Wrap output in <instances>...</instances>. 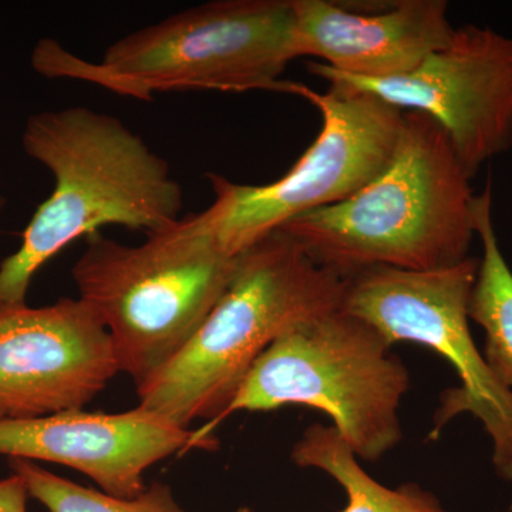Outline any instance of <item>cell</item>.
Returning <instances> with one entry per match:
<instances>
[{
  "label": "cell",
  "mask_w": 512,
  "mask_h": 512,
  "mask_svg": "<svg viewBox=\"0 0 512 512\" xmlns=\"http://www.w3.org/2000/svg\"><path fill=\"white\" fill-rule=\"evenodd\" d=\"M306 69L329 89L373 94L397 109L427 114L446 130L471 178L512 147V37L494 29L456 28L444 49L394 79H353L323 63Z\"/></svg>",
  "instance_id": "9"
},
{
  "label": "cell",
  "mask_w": 512,
  "mask_h": 512,
  "mask_svg": "<svg viewBox=\"0 0 512 512\" xmlns=\"http://www.w3.org/2000/svg\"><path fill=\"white\" fill-rule=\"evenodd\" d=\"M202 212L126 245L100 231L72 269L79 299L110 333L121 372L144 386L194 338L234 276Z\"/></svg>",
  "instance_id": "5"
},
{
  "label": "cell",
  "mask_w": 512,
  "mask_h": 512,
  "mask_svg": "<svg viewBox=\"0 0 512 512\" xmlns=\"http://www.w3.org/2000/svg\"><path fill=\"white\" fill-rule=\"evenodd\" d=\"M375 326L343 311L306 320L258 357L220 424L242 410H320L362 460H380L402 441L399 409L409 370Z\"/></svg>",
  "instance_id": "6"
},
{
  "label": "cell",
  "mask_w": 512,
  "mask_h": 512,
  "mask_svg": "<svg viewBox=\"0 0 512 512\" xmlns=\"http://www.w3.org/2000/svg\"><path fill=\"white\" fill-rule=\"evenodd\" d=\"M121 372L92 306H0V421L82 410Z\"/></svg>",
  "instance_id": "10"
},
{
  "label": "cell",
  "mask_w": 512,
  "mask_h": 512,
  "mask_svg": "<svg viewBox=\"0 0 512 512\" xmlns=\"http://www.w3.org/2000/svg\"><path fill=\"white\" fill-rule=\"evenodd\" d=\"M292 6L296 56L318 57L353 79L406 76L444 49L456 32L446 0H399L367 9L329 0H292Z\"/></svg>",
  "instance_id": "12"
},
{
  "label": "cell",
  "mask_w": 512,
  "mask_h": 512,
  "mask_svg": "<svg viewBox=\"0 0 512 512\" xmlns=\"http://www.w3.org/2000/svg\"><path fill=\"white\" fill-rule=\"evenodd\" d=\"M471 180L446 130L421 111H404L399 146L375 180L279 229L346 279L377 266L450 268L470 258L476 237Z\"/></svg>",
  "instance_id": "2"
},
{
  "label": "cell",
  "mask_w": 512,
  "mask_h": 512,
  "mask_svg": "<svg viewBox=\"0 0 512 512\" xmlns=\"http://www.w3.org/2000/svg\"><path fill=\"white\" fill-rule=\"evenodd\" d=\"M298 59L292 0H212L134 30L87 62L57 40L40 39L32 67L148 101L187 90L286 92L281 79Z\"/></svg>",
  "instance_id": "4"
},
{
  "label": "cell",
  "mask_w": 512,
  "mask_h": 512,
  "mask_svg": "<svg viewBox=\"0 0 512 512\" xmlns=\"http://www.w3.org/2000/svg\"><path fill=\"white\" fill-rule=\"evenodd\" d=\"M29 497L28 487L18 474L0 480V512H28Z\"/></svg>",
  "instance_id": "16"
},
{
  "label": "cell",
  "mask_w": 512,
  "mask_h": 512,
  "mask_svg": "<svg viewBox=\"0 0 512 512\" xmlns=\"http://www.w3.org/2000/svg\"><path fill=\"white\" fill-rule=\"evenodd\" d=\"M289 93L320 111L322 130L288 173L264 185L207 174L214 201L202 217L228 255L238 256L303 214L345 201L382 173L399 146L404 111L373 94L318 93L301 83Z\"/></svg>",
  "instance_id": "7"
},
{
  "label": "cell",
  "mask_w": 512,
  "mask_h": 512,
  "mask_svg": "<svg viewBox=\"0 0 512 512\" xmlns=\"http://www.w3.org/2000/svg\"><path fill=\"white\" fill-rule=\"evenodd\" d=\"M477 271L471 256L436 271L377 266L348 278L340 308L375 326L393 346L419 343L454 367L461 386L441 396L434 433L458 414H473L493 440L498 476L512 481V390L495 377L468 325Z\"/></svg>",
  "instance_id": "8"
},
{
  "label": "cell",
  "mask_w": 512,
  "mask_h": 512,
  "mask_svg": "<svg viewBox=\"0 0 512 512\" xmlns=\"http://www.w3.org/2000/svg\"><path fill=\"white\" fill-rule=\"evenodd\" d=\"M9 468L23 478L30 497L50 512H187L173 488L158 481L137 497L120 498L56 476L35 461L9 458Z\"/></svg>",
  "instance_id": "15"
},
{
  "label": "cell",
  "mask_w": 512,
  "mask_h": 512,
  "mask_svg": "<svg viewBox=\"0 0 512 512\" xmlns=\"http://www.w3.org/2000/svg\"><path fill=\"white\" fill-rule=\"evenodd\" d=\"M474 225L483 256L468 301V318L484 329L488 366L501 384L512 390V271L495 234L490 183L476 195Z\"/></svg>",
  "instance_id": "13"
},
{
  "label": "cell",
  "mask_w": 512,
  "mask_h": 512,
  "mask_svg": "<svg viewBox=\"0 0 512 512\" xmlns=\"http://www.w3.org/2000/svg\"><path fill=\"white\" fill-rule=\"evenodd\" d=\"M192 436L140 406L116 414L72 410L0 421V456L62 464L92 478L103 493L134 498L147 488L148 468L190 450Z\"/></svg>",
  "instance_id": "11"
},
{
  "label": "cell",
  "mask_w": 512,
  "mask_h": 512,
  "mask_svg": "<svg viewBox=\"0 0 512 512\" xmlns=\"http://www.w3.org/2000/svg\"><path fill=\"white\" fill-rule=\"evenodd\" d=\"M292 461L298 467L323 471L345 488L348 507L342 512H447L436 495L419 485L392 490L373 480L333 426L308 427L293 446Z\"/></svg>",
  "instance_id": "14"
},
{
  "label": "cell",
  "mask_w": 512,
  "mask_h": 512,
  "mask_svg": "<svg viewBox=\"0 0 512 512\" xmlns=\"http://www.w3.org/2000/svg\"><path fill=\"white\" fill-rule=\"evenodd\" d=\"M6 207V198L3 197L2 194H0V217H2V212L5 210Z\"/></svg>",
  "instance_id": "17"
},
{
  "label": "cell",
  "mask_w": 512,
  "mask_h": 512,
  "mask_svg": "<svg viewBox=\"0 0 512 512\" xmlns=\"http://www.w3.org/2000/svg\"><path fill=\"white\" fill-rule=\"evenodd\" d=\"M348 279L316 264L281 229L238 255L220 302L177 356L137 389L138 406L194 431L192 448L214 447L212 431L258 357L306 320L340 309Z\"/></svg>",
  "instance_id": "3"
},
{
  "label": "cell",
  "mask_w": 512,
  "mask_h": 512,
  "mask_svg": "<svg viewBox=\"0 0 512 512\" xmlns=\"http://www.w3.org/2000/svg\"><path fill=\"white\" fill-rule=\"evenodd\" d=\"M26 154L55 187L0 262V306L25 305L42 266L106 225L151 232L181 220L184 192L170 164L117 117L89 107L42 111L26 121Z\"/></svg>",
  "instance_id": "1"
}]
</instances>
